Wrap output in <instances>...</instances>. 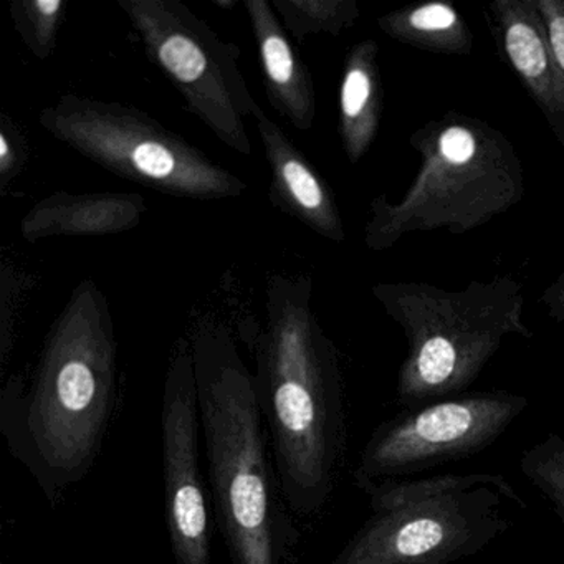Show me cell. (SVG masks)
<instances>
[{"label":"cell","instance_id":"6da1fadb","mask_svg":"<svg viewBox=\"0 0 564 564\" xmlns=\"http://www.w3.org/2000/svg\"><path fill=\"white\" fill-rule=\"evenodd\" d=\"M118 343L94 280L72 293L48 332L31 378L0 394V434L52 507L97 462L117 401Z\"/></svg>","mask_w":564,"mask_h":564},{"label":"cell","instance_id":"7a4b0ae2","mask_svg":"<svg viewBox=\"0 0 564 564\" xmlns=\"http://www.w3.org/2000/svg\"><path fill=\"white\" fill-rule=\"evenodd\" d=\"M310 300L306 276L270 279L265 326L253 341V381L280 494L303 520L332 500L348 435L338 351Z\"/></svg>","mask_w":564,"mask_h":564},{"label":"cell","instance_id":"3957f363","mask_svg":"<svg viewBox=\"0 0 564 564\" xmlns=\"http://www.w3.org/2000/svg\"><path fill=\"white\" fill-rule=\"evenodd\" d=\"M210 498L232 564H289L299 541L280 494L253 375L229 336L193 346Z\"/></svg>","mask_w":564,"mask_h":564},{"label":"cell","instance_id":"277c9868","mask_svg":"<svg viewBox=\"0 0 564 564\" xmlns=\"http://www.w3.org/2000/svg\"><path fill=\"white\" fill-rule=\"evenodd\" d=\"M421 156L415 180L398 203L375 197L365 243L384 252L412 232H470L517 206L524 174L513 144L478 118L447 113L411 134Z\"/></svg>","mask_w":564,"mask_h":564},{"label":"cell","instance_id":"5b68a950","mask_svg":"<svg viewBox=\"0 0 564 564\" xmlns=\"http://www.w3.org/2000/svg\"><path fill=\"white\" fill-rule=\"evenodd\" d=\"M372 295L405 338L398 401L408 409L464 394L510 336L531 338L524 292L513 276L462 290L422 282L378 283Z\"/></svg>","mask_w":564,"mask_h":564},{"label":"cell","instance_id":"8992f818","mask_svg":"<svg viewBox=\"0 0 564 564\" xmlns=\"http://www.w3.org/2000/svg\"><path fill=\"white\" fill-rule=\"evenodd\" d=\"M371 517L329 564H452L484 551L527 508L500 474H444L366 488Z\"/></svg>","mask_w":564,"mask_h":564},{"label":"cell","instance_id":"52a82bcc","mask_svg":"<svg viewBox=\"0 0 564 564\" xmlns=\"http://www.w3.org/2000/svg\"><path fill=\"white\" fill-rule=\"evenodd\" d=\"M55 140L104 170L180 199H237L246 181L144 111L65 94L39 115Z\"/></svg>","mask_w":564,"mask_h":564},{"label":"cell","instance_id":"ba28073f","mask_svg":"<svg viewBox=\"0 0 564 564\" xmlns=\"http://www.w3.org/2000/svg\"><path fill=\"white\" fill-rule=\"evenodd\" d=\"M148 57L176 87L187 110L243 158L247 120L262 110L240 70V51L180 0H117Z\"/></svg>","mask_w":564,"mask_h":564},{"label":"cell","instance_id":"9c48e42d","mask_svg":"<svg viewBox=\"0 0 564 564\" xmlns=\"http://www.w3.org/2000/svg\"><path fill=\"white\" fill-rule=\"evenodd\" d=\"M528 399L508 391L470 392L408 409L382 422L352 471L365 491L487 451L527 411Z\"/></svg>","mask_w":564,"mask_h":564},{"label":"cell","instance_id":"30bf717a","mask_svg":"<svg viewBox=\"0 0 564 564\" xmlns=\"http://www.w3.org/2000/svg\"><path fill=\"white\" fill-rule=\"evenodd\" d=\"M199 431L193 349H180L167 369L161 405L164 511L174 564H214Z\"/></svg>","mask_w":564,"mask_h":564},{"label":"cell","instance_id":"8fae6325","mask_svg":"<svg viewBox=\"0 0 564 564\" xmlns=\"http://www.w3.org/2000/svg\"><path fill=\"white\" fill-rule=\"evenodd\" d=\"M256 124L269 164L272 203L318 236L341 243L345 224L322 174L265 111L256 115Z\"/></svg>","mask_w":564,"mask_h":564},{"label":"cell","instance_id":"7c38bea8","mask_svg":"<svg viewBox=\"0 0 564 564\" xmlns=\"http://www.w3.org/2000/svg\"><path fill=\"white\" fill-rule=\"evenodd\" d=\"M505 55L564 144V74L554 58L534 0L490 4Z\"/></svg>","mask_w":564,"mask_h":564},{"label":"cell","instance_id":"4fadbf2b","mask_svg":"<svg viewBox=\"0 0 564 564\" xmlns=\"http://www.w3.org/2000/svg\"><path fill=\"white\" fill-rule=\"evenodd\" d=\"M259 51L267 97L276 113L296 130L312 131L316 118V95L312 74L293 47L272 2H243Z\"/></svg>","mask_w":564,"mask_h":564},{"label":"cell","instance_id":"5bb4252c","mask_svg":"<svg viewBox=\"0 0 564 564\" xmlns=\"http://www.w3.org/2000/svg\"><path fill=\"white\" fill-rule=\"evenodd\" d=\"M138 193H57L39 200L21 220L29 243L52 237H100L137 229L147 214Z\"/></svg>","mask_w":564,"mask_h":564},{"label":"cell","instance_id":"9a60e30c","mask_svg":"<svg viewBox=\"0 0 564 564\" xmlns=\"http://www.w3.org/2000/svg\"><path fill=\"white\" fill-rule=\"evenodd\" d=\"M379 47L372 39L349 51L339 87V137L351 163L362 160L378 137L382 113Z\"/></svg>","mask_w":564,"mask_h":564},{"label":"cell","instance_id":"2e32d148","mask_svg":"<svg viewBox=\"0 0 564 564\" xmlns=\"http://www.w3.org/2000/svg\"><path fill=\"white\" fill-rule=\"evenodd\" d=\"M388 37L437 54L468 55L474 35L460 12L447 2H427L378 19Z\"/></svg>","mask_w":564,"mask_h":564},{"label":"cell","instance_id":"e0dca14e","mask_svg":"<svg viewBox=\"0 0 564 564\" xmlns=\"http://www.w3.org/2000/svg\"><path fill=\"white\" fill-rule=\"evenodd\" d=\"M272 6L286 34L299 44L316 34L338 37L361 15L356 0H273Z\"/></svg>","mask_w":564,"mask_h":564},{"label":"cell","instance_id":"ac0fdd59","mask_svg":"<svg viewBox=\"0 0 564 564\" xmlns=\"http://www.w3.org/2000/svg\"><path fill=\"white\" fill-rule=\"evenodd\" d=\"M65 9L64 0H14L11 4L15 32L41 61H47L57 48Z\"/></svg>","mask_w":564,"mask_h":564},{"label":"cell","instance_id":"d6986e66","mask_svg":"<svg viewBox=\"0 0 564 564\" xmlns=\"http://www.w3.org/2000/svg\"><path fill=\"white\" fill-rule=\"evenodd\" d=\"M520 470L544 495L564 524V437L550 434L528 447L520 457Z\"/></svg>","mask_w":564,"mask_h":564},{"label":"cell","instance_id":"ffe728a7","mask_svg":"<svg viewBox=\"0 0 564 564\" xmlns=\"http://www.w3.org/2000/svg\"><path fill=\"white\" fill-rule=\"evenodd\" d=\"M28 138L15 121H0V189L2 193L18 180L28 163Z\"/></svg>","mask_w":564,"mask_h":564},{"label":"cell","instance_id":"44dd1931","mask_svg":"<svg viewBox=\"0 0 564 564\" xmlns=\"http://www.w3.org/2000/svg\"><path fill=\"white\" fill-rule=\"evenodd\" d=\"M551 51L564 74V0H534Z\"/></svg>","mask_w":564,"mask_h":564},{"label":"cell","instance_id":"7402d4cb","mask_svg":"<svg viewBox=\"0 0 564 564\" xmlns=\"http://www.w3.org/2000/svg\"><path fill=\"white\" fill-rule=\"evenodd\" d=\"M544 308H546L550 318L554 322L564 325V270L546 290H544L543 296H541Z\"/></svg>","mask_w":564,"mask_h":564},{"label":"cell","instance_id":"603a6c76","mask_svg":"<svg viewBox=\"0 0 564 564\" xmlns=\"http://www.w3.org/2000/svg\"><path fill=\"white\" fill-rule=\"evenodd\" d=\"M216 6H219L220 9H230L236 6L234 0H216Z\"/></svg>","mask_w":564,"mask_h":564},{"label":"cell","instance_id":"cb8c5ba5","mask_svg":"<svg viewBox=\"0 0 564 564\" xmlns=\"http://www.w3.org/2000/svg\"><path fill=\"white\" fill-rule=\"evenodd\" d=\"M503 564H518V563H514V561H508V563H503Z\"/></svg>","mask_w":564,"mask_h":564}]
</instances>
